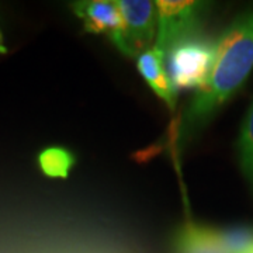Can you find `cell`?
<instances>
[{
  "instance_id": "1",
  "label": "cell",
  "mask_w": 253,
  "mask_h": 253,
  "mask_svg": "<svg viewBox=\"0 0 253 253\" xmlns=\"http://www.w3.org/2000/svg\"><path fill=\"white\" fill-rule=\"evenodd\" d=\"M253 69V7L232 21L217 40L215 61L207 83L196 91L181 113L173 138L183 149L207 126L221 107L242 87Z\"/></svg>"
},
{
  "instance_id": "2",
  "label": "cell",
  "mask_w": 253,
  "mask_h": 253,
  "mask_svg": "<svg viewBox=\"0 0 253 253\" xmlns=\"http://www.w3.org/2000/svg\"><path fill=\"white\" fill-rule=\"evenodd\" d=\"M217 41L194 36L174 45L166 54V72L174 90L203 87L215 61Z\"/></svg>"
},
{
  "instance_id": "3",
  "label": "cell",
  "mask_w": 253,
  "mask_h": 253,
  "mask_svg": "<svg viewBox=\"0 0 253 253\" xmlns=\"http://www.w3.org/2000/svg\"><path fill=\"white\" fill-rule=\"evenodd\" d=\"M158 31L155 49L163 56L179 42L190 37L199 36V31L210 9L204 1H156Z\"/></svg>"
},
{
  "instance_id": "4",
  "label": "cell",
  "mask_w": 253,
  "mask_h": 253,
  "mask_svg": "<svg viewBox=\"0 0 253 253\" xmlns=\"http://www.w3.org/2000/svg\"><path fill=\"white\" fill-rule=\"evenodd\" d=\"M116 3L123 16V28L111 41L120 52L138 58L155 45L158 31L156 1L118 0Z\"/></svg>"
},
{
  "instance_id": "5",
  "label": "cell",
  "mask_w": 253,
  "mask_h": 253,
  "mask_svg": "<svg viewBox=\"0 0 253 253\" xmlns=\"http://www.w3.org/2000/svg\"><path fill=\"white\" fill-rule=\"evenodd\" d=\"M71 7L90 34H104L111 40L123 28V16L116 1L83 0L75 1Z\"/></svg>"
},
{
  "instance_id": "6",
  "label": "cell",
  "mask_w": 253,
  "mask_h": 253,
  "mask_svg": "<svg viewBox=\"0 0 253 253\" xmlns=\"http://www.w3.org/2000/svg\"><path fill=\"white\" fill-rule=\"evenodd\" d=\"M165 56L158 49H149L136 58V68L151 89L169 106V109L176 107V90L168 76L165 66Z\"/></svg>"
},
{
  "instance_id": "7",
  "label": "cell",
  "mask_w": 253,
  "mask_h": 253,
  "mask_svg": "<svg viewBox=\"0 0 253 253\" xmlns=\"http://www.w3.org/2000/svg\"><path fill=\"white\" fill-rule=\"evenodd\" d=\"M173 245L176 253H226L217 231L193 222L181 226Z\"/></svg>"
},
{
  "instance_id": "8",
  "label": "cell",
  "mask_w": 253,
  "mask_h": 253,
  "mask_svg": "<svg viewBox=\"0 0 253 253\" xmlns=\"http://www.w3.org/2000/svg\"><path fill=\"white\" fill-rule=\"evenodd\" d=\"M38 168L51 179H66L76 163V156L62 146H49L42 149L38 158Z\"/></svg>"
},
{
  "instance_id": "9",
  "label": "cell",
  "mask_w": 253,
  "mask_h": 253,
  "mask_svg": "<svg viewBox=\"0 0 253 253\" xmlns=\"http://www.w3.org/2000/svg\"><path fill=\"white\" fill-rule=\"evenodd\" d=\"M236 148L241 170L253 190V103L248 110L241 126Z\"/></svg>"
},
{
  "instance_id": "10",
  "label": "cell",
  "mask_w": 253,
  "mask_h": 253,
  "mask_svg": "<svg viewBox=\"0 0 253 253\" xmlns=\"http://www.w3.org/2000/svg\"><path fill=\"white\" fill-rule=\"evenodd\" d=\"M217 232L226 253H251L253 251V228L234 226Z\"/></svg>"
},
{
  "instance_id": "11",
  "label": "cell",
  "mask_w": 253,
  "mask_h": 253,
  "mask_svg": "<svg viewBox=\"0 0 253 253\" xmlns=\"http://www.w3.org/2000/svg\"><path fill=\"white\" fill-rule=\"evenodd\" d=\"M7 52V48L4 45V40H3V34L0 31V54H6Z\"/></svg>"
}]
</instances>
